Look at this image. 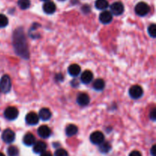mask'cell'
<instances>
[{"instance_id": "1", "label": "cell", "mask_w": 156, "mask_h": 156, "mask_svg": "<svg viewBox=\"0 0 156 156\" xmlns=\"http://www.w3.org/2000/svg\"><path fill=\"white\" fill-rule=\"evenodd\" d=\"M13 44L17 54L26 59L29 57L27 41L23 29L18 28L15 30L13 35Z\"/></svg>"}, {"instance_id": "2", "label": "cell", "mask_w": 156, "mask_h": 156, "mask_svg": "<svg viewBox=\"0 0 156 156\" xmlns=\"http://www.w3.org/2000/svg\"><path fill=\"white\" fill-rule=\"evenodd\" d=\"M12 88V80L8 75H4L0 79V89L2 92L8 93Z\"/></svg>"}, {"instance_id": "3", "label": "cell", "mask_w": 156, "mask_h": 156, "mask_svg": "<svg viewBox=\"0 0 156 156\" xmlns=\"http://www.w3.org/2000/svg\"><path fill=\"white\" fill-rule=\"evenodd\" d=\"M149 11H150V7L147 3L144 2H140L138 4H136L135 7V12L139 16H146V15H148Z\"/></svg>"}, {"instance_id": "4", "label": "cell", "mask_w": 156, "mask_h": 156, "mask_svg": "<svg viewBox=\"0 0 156 156\" xmlns=\"http://www.w3.org/2000/svg\"><path fill=\"white\" fill-rule=\"evenodd\" d=\"M129 94L133 99L140 98L143 94V88L138 85H133V86L130 87V88H129Z\"/></svg>"}, {"instance_id": "5", "label": "cell", "mask_w": 156, "mask_h": 156, "mask_svg": "<svg viewBox=\"0 0 156 156\" xmlns=\"http://www.w3.org/2000/svg\"><path fill=\"white\" fill-rule=\"evenodd\" d=\"M90 141L94 145H100L103 142H105V136L100 131L93 132L90 136Z\"/></svg>"}, {"instance_id": "6", "label": "cell", "mask_w": 156, "mask_h": 156, "mask_svg": "<svg viewBox=\"0 0 156 156\" xmlns=\"http://www.w3.org/2000/svg\"><path fill=\"white\" fill-rule=\"evenodd\" d=\"M111 9V13L114 15H122L124 12V6H123V3L120 2H115L113 3L110 7Z\"/></svg>"}, {"instance_id": "7", "label": "cell", "mask_w": 156, "mask_h": 156, "mask_svg": "<svg viewBox=\"0 0 156 156\" xmlns=\"http://www.w3.org/2000/svg\"><path fill=\"white\" fill-rule=\"evenodd\" d=\"M4 116L9 120H15L18 116V109L15 107H9L5 110Z\"/></svg>"}, {"instance_id": "8", "label": "cell", "mask_w": 156, "mask_h": 156, "mask_svg": "<svg viewBox=\"0 0 156 156\" xmlns=\"http://www.w3.org/2000/svg\"><path fill=\"white\" fill-rule=\"evenodd\" d=\"M2 139L5 143H12L15 141V134L12 129H6L2 134Z\"/></svg>"}, {"instance_id": "9", "label": "cell", "mask_w": 156, "mask_h": 156, "mask_svg": "<svg viewBox=\"0 0 156 156\" xmlns=\"http://www.w3.org/2000/svg\"><path fill=\"white\" fill-rule=\"evenodd\" d=\"M99 20L102 24H108L112 21L113 15L109 11H104L99 15Z\"/></svg>"}, {"instance_id": "10", "label": "cell", "mask_w": 156, "mask_h": 156, "mask_svg": "<svg viewBox=\"0 0 156 156\" xmlns=\"http://www.w3.org/2000/svg\"><path fill=\"white\" fill-rule=\"evenodd\" d=\"M25 121L28 125L34 126V125H36L38 123V122H39V117H38V115L36 113L30 112L26 115Z\"/></svg>"}, {"instance_id": "11", "label": "cell", "mask_w": 156, "mask_h": 156, "mask_svg": "<svg viewBox=\"0 0 156 156\" xmlns=\"http://www.w3.org/2000/svg\"><path fill=\"white\" fill-rule=\"evenodd\" d=\"M37 133L39 136L41 137V138L47 139L50 137V136L51 135V129H50L48 126L43 125V126H41L38 128Z\"/></svg>"}, {"instance_id": "12", "label": "cell", "mask_w": 156, "mask_h": 156, "mask_svg": "<svg viewBox=\"0 0 156 156\" xmlns=\"http://www.w3.org/2000/svg\"><path fill=\"white\" fill-rule=\"evenodd\" d=\"M56 5L51 1H47L43 5V10L46 14H48V15L54 13L56 12Z\"/></svg>"}, {"instance_id": "13", "label": "cell", "mask_w": 156, "mask_h": 156, "mask_svg": "<svg viewBox=\"0 0 156 156\" xmlns=\"http://www.w3.org/2000/svg\"><path fill=\"white\" fill-rule=\"evenodd\" d=\"M76 101H77L78 105L80 106H86L89 104L90 98L86 93H81L78 95Z\"/></svg>"}, {"instance_id": "14", "label": "cell", "mask_w": 156, "mask_h": 156, "mask_svg": "<svg viewBox=\"0 0 156 156\" xmlns=\"http://www.w3.org/2000/svg\"><path fill=\"white\" fill-rule=\"evenodd\" d=\"M46 149H47V144L43 141L35 142L33 146L34 152L37 154H41L46 151Z\"/></svg>"}, {"instance_id": "15", "label": "cell", "mask_w": 156, "mask_h": 156, "mask_svg": "<svg viewBox=\"0 0 156 156\" xmlns=\"http://www.w3.org/2000/svg\"><path fill=\"white\" fill-rule=\"evenodd\" d=\"M38 117H39V119H41V120H44V121H47V120H50L51 118L52 113L48 108H44L40 110Z\"/></svg>"}, {"instance_id": "16", "label": "cell", "mask_w": 156, "mask_h": 156, "mask_svg": "<svg viewBox=\"0 0 156 156\" xmlns=\"http://www.w3.org/2000/svg\"><path fill=\"white\" fill-rule=\"evenodd\" d=\"M93 78H94V76H93L92 73L89 70H85V72L82 73V76H81V82L87 85L93 80Z\"/></svg>"}, {"instance_id": "17", "label": "cell", "mask_w": 156, "mask_h": 156, "mask_svg": "<svg viewBox=\"0 0 156 156\" xmlns=\"http://www.w3.org/2000/svg\"><path fill=\"white\" fill-rule=\"evenodd\" d=\"M35 142H36V140H35L34 136L32 133H26L25 135H24V138H23V143H24V144L27 146H34Z\"/></svg>"}, {"instance_id": "18", "label": "cell", "mask_w": 156, "mask_h": 156, "mask_svg": "<svg viewBox=\"0 0 156 156\" xmlns=\"http://www.w3.org/2000/svg\"><path fill=\"white\" fill-rule=\"evenodd\" d=\"M68 72L70 76H73V77H76V76L80 74L81 67L77 64H72L69 66Z\"/></svg>"}, {"instance_id": "19", "label": "cell", "mask_w": 156, "mask_h": 156, "mask_svg": "<svg viewBox=\"0 0 156 156\" xmlns=\"http://www.w3.org/2000/svg\"><path fill=\"white\" fill-rule=\"evenodd\" d=\"M94 5L98 10H105L109 6V3L108 0H96Z\"/></svg>"}, {"instance_id": "20", "label": "cell", "mask_w": 156, "mask_h": 156, "mask_svg": "<svg viewBox=\"0 0 156 156\" xmlns=\"http://www.w3.org/2000/svg\"><path fill=\"white\" fill-rule=\"evenodd\" d=\"M105 87V82L102 79H98L93 83V88L96 91H102Z\"/></svg>"}, {"instance_id": "21", "label": "cell", "mask_w": 156, "mask_h": 156, "mask_svg": "<svg viewBox=\"0 0 156 156\" xmlns=\"http://www.w3.org/2000/svg\"><path fill=\"white\" fill-rule=\"evenodd\" d=\"M78 133V127L74 124H69L66 128V134L68 136H73Z\"/></svg>"}, {"instance_id": "22", "label": "cell", "mask_w": 156, "mask_h": 156, "mask_svg": "<svg viewBox=\"0 0 156 156\" xmlns=\"http://www.w3.org/2000/svg\"><path fill=\"white\" fill-rule=\"evenodd\" d=\"M111 145L108 142H103L101 144L99 145V150L102 153H108L111 151Z\"/></svg>"}, {"instance_id": "23", "label": "cell", "mask_w": 156, "mask_h": 156, "mask_svg": "<svg viewBox=\"0 0 156 156\" xmlns=\"http://www.w3.org/2000/svg\"><path fill=\"white\" fill-rule=\"evenodd\" d=\"M18 5L20 9L22 10H25L30 7V0H18Z\"/></svg>"}, {"instance_id": "24", "label": "cell", "mask_w": 156, "mask_h": 156, "mask_svg": "<svg viewBox=\"0 0 156 156\" xmlns=\"http://www.w3.org/2000/svg\"><path fill=\"white\" fill-rule=\"evenodd\" d=\"M8 155L9 156H18L19 154V150L17 147L13 146H11L7 149Z\"/></svg>"}, {"instance_id": "25", "label": "cell", "mask_w": 156, "mask_h": 156, "mask_svg": "<svg viewBox=\"0 0 156 156\" xmlns=\"http://www.w3.org/2000/svg\"><path fill=\"white\" fill-rule=\"evenodd\" d=\"M148 33L149 36L152 37H156V25L155 24H152L148 27Z\"/></svg>"}, {"instance_id": "26", "label": "cell", "mask_w": 156, "mask_h": 156, "mask_svg": "<svg viewBox=\"0 0 156 156\" xmlns=\"http://www.w3.org/2000/svg\"><path fill=\"white\" fill-rule=\"evenodd\" d=\"M9 24V19L5 15L0 14V27H5Z\"/></svg>"}, {"instance_id": "27", "label": "cell", "mask_w": 156, "mask_h": 156, "mask_svg": "<svg viewBox=\"0 0 156 156\" xmlns=\"http://www.w3.org/2000/svg\"><path fill=\"white\" fill-rule=\"evenodd\" d=\"M55 156H69L68 152L63 149H59L55 152Z\"/></svg>"}, {"instance_id": "28", "label": "cell", "mask_w": 156, "mask_h": 156, "mask_svg": "<svg viewBox=\"0 0 156 156\" xmlns=\"http://www.w3.org/2000/svg\"><path fill=\"white\" fill-rule=\"evenodd\" d=\"M149 118L151 119L152 120L155 121V119H156V111H155V108H153L152 110V111L150 112L149 114Z\"/></svg>"}, {"instance_id": "29", "label": "cell", "mask_w": 156, "mask_h": 156, "mask_svg": "<svg viewBox=\"0 0 156 156\" xmlns=\"http://www.w3.org/2000/svg\"><path fill=\"white\" fill-rule=\"evenodd\" d=\"M129 156H142V154L139 151H133L130 152Z\"/></svg>"}, {"instance_id": "30", "label": "cell", "mask_w": 156, "mask_h": 156, "mask_svg": "<svg viewBox=\"0 0 156 156\" xmlns=\"http://www.w3.org/2000/svg\"><path fill=\"white\" fill-rule=\"evenodd\" d=\"M151 152V154H152V156H156V146L155 145H154L152 147V149H151L150 150Z\"/></svg>"}, {"instance_id": "31", "label": "cell", "mask_w": 156, "mask_h": 156, "mask_svg": "<svg viewBox=\"0 0 156 156\" xmlns=\"http://www.w3.org/2000/svg\"><path fill=\"white\" fill-rule=\"evenodd\" d=\"M40 156H53V155L51 154V152H48V151H44V152L41 154Z\"/></svg>"}, {"instance_id": "32", "label": "cell", "mask_w": 156, "mask_h": 156, "mask_svg": "<svg viewBox=\"0 0 156 156\" xmlns=\"http://www.w3.org/2000/svg\"><path fill=\"white\" fill-rule=\"evenodd\" d=\"M0 156H5V155L3 153H2V152H0Z\"/></svg>"}, {"instance_id": "33", "label": "cell", "mask_w": 156, "mask_h": 156, "mask_svg": "<svg viewBox=\"0 0 156 156\" xmlns=\"http://www.w3.org/2000/svg\"><path fill=\"white\" fill-rule=\"evenodd\" d=\"M42 1H45V2H47V1H48V0H42Z\"/></svg>"}, {"instance_id": "34", "label": "cell", "mask_w": 156, "mask_h": 156, "mask_svg": "<svg viewBox=\"0 0 156 156\" xmlns=\"http://www.w3.org/2000/svg\"><path fill=\"white\" fill-rule=\"evenodd\" d=\"M60 1H64V0H60Z\"/></svg>"}]
</instances>
